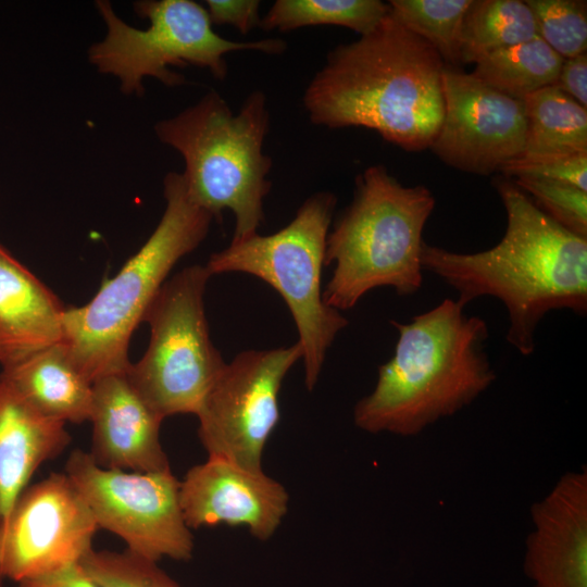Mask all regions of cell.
<instances>
[{"mask_svg": "<svg viewBox=\"0 0 587 587\" xmlns=\"http://www.w3.org/2000/svg\"><path fill=\"white\" fill-rule=\"evenodd\" d=\"M495 187L507 211L502 239L475 253L423 241L421 265L452 287L463 307L484 296L500 300L509 315L508 342L530 355L548 312L587 311V238L553 221L513 182L498 178Z\"/></svg>", "mask_w": 587, "mask_h": 587, "instance_id": "obj_1", "label": "cell"}, {"mask_svg": "<svg viewBox=\"0 0 587 587\" xmlns=\"http://www.w3.org/2000/svg\"><path fill=\"white\" fill-rule=\"evenodd\" d=\"M445 61L390 13L370 33L334 48L303 93L310 121L366 127L409 152L430 148L444 117Z\"/></svg>", "mask_w": 587, "mask_h": 587, "instance_id": "obj_2", "label": "cell"}, {"mask_svg": "<svg viewBox=\"0 0 587 587\" xmlns=\"http://www.w3.org/2000/svg\"><path fill=\"white\" fill-rule=\"evenodd\" d=\"M445 299L398 330L394 355L378 367L373 391L354 405L360 429L415 436L471 404L496 379L486 352V322Z\"/></svg>", "mask_w": 587, "mask_h": 587, "instance_id": "obj_3", "label": "cell"}, {"mask_svg": "<svg viewBox=\"0 0 587 587\" xmlns=\"http://www.w3.org/2000/svg\"><path fill=\"white\" fill-rule=\"evenodd\" d=\"M163 185L166 207L145 245L89 302L64 311L62 342L91 383L129 370L134 330L171 270L204 240L214 218L191 200L182 173L170 172Z\"/></svg>", "mask_w": 587, "mask_h": 587, "instance_id": "obj_4", "label": "cell"}, {"mask_svg": "<svg viewBox=\"0 0 587 587\" xmlns=\"http://www.w3.org/2000/svg\"><path fill=\"white\" fill-rule=\"evenodd\" d=\"M434 208L427 187L403 186L383 165L367 167L326 238L325 265L334 270L324 302L341 311L377 287L416 294L423 284L422 234Z\"/></svg>", "mask_w": 587, "mask_h": 587, "instance_id": "obj_5", "label": "cell"}, {"mask_svg": "<svg viewBox=\"0 0 587 587\" xmlns=\"http://www.w3.org/2000/svg\"><path fill=\"white\" fill-rule=\"evenodd\" d=\"M270 127L265 95L255 90L234 114L214 90L195 105L154 126L160 141L174 148L185 162L182 173L191 200L221 216L235 215L233 240L258 233L263 200L270 192L272 160L263 153Z\"/></svg>", "mask_w": 587, "mask_h": 587, "instance_id": "obj_6", "label": "cell"}, {"mask_svg": "<svg viewBox=\"0 0 587 587\" xmlns=\"http://www.w3.org/2000/svg\"><path fill=\"white\" fill-rule=\"evenodd\" d=\"M337 199L321 191L310 196L294 220L278 232L232 240L205 264L212 275L241 272L272 286L286 302L298 329L304 384L319 382L326 353L347 327L340 311L327 305L321 289L326 238Z\"/></svg>", "mask_w": 587, "mask_h": 587, "instance_id": "obj_7", "label": "cell"}, {"mask_svg": "<svg viewBox=\"0 0 587 587\" xmlns=\"http://www.w3.org/2000/svg\"><path fill=\"white\" fill-rule=\"evenodd\" d=\"M107 35L88 50L90 63L102 74L118 78L125 95L142 96V79L154 77L168 87L185 78L170 66L193 65L208 68L217 79L227 75L225 54L234 51H258L279 54L286 42L277 38L254 41H230L217 35L207 9L191 0H143L134 3L149 27L138 29L121 20L109 1L98 0Z\"/></svg>", "mask_w": 587, "mask_h": 587, "instance_id": "obj_8", "label": "cell"}, {"mask_svg": "<svg viewBox=\"0 0 587 587\" xmlns=\"http://www.w3.org/2000/svg\"><path fill=\"white\" fill-rule=\"evenodd\" d=\"M210 277L205 265L183 268L166 279L146 312L149 346L127 376L162 420L197 415L226 364L210 338L204 311Z\"/></svg>", "mask_w": 587, "mask_h": 587, "instance_id": "obj_9", "label": "cell"}, {"mask_svg": "<svg viewBox=\"0 0 587 587\" xmlns=\"http://www.w3.org/2000/svg\"><path fill=\"white\" fill-rule=\"evenodd\" d=\"M98 527L122 538L127 550L150 561L188 560L193 539L171 470L127 472L99 466L89 452L74 450L65 464Z\"/></svg>", "mask_w": 587, "mask_h": 587, "instance_id": "obj_10", "label": "cell"}, {"mask_svg": "<svg viewBox=\"0 0 587 587\" xmlns=\"http://www.w3.org/2000/svg\"><path fill=\"white\" fill-rule=\"evenodd\" d=\"M301 357L296 342L242 351L225 364L197 413L209 457L262 470L263 449L279 420L282 383Z\"/></svg>", "mask_w": 587, "mask_h": 587, "instance_id": "obj_11", "label": "cell"}, {"mask_svg": "<svg viewBox=\"0 0 587 587\" xmlns=\"http://www.w3.org/2000/svg\"><path fill=\"white\" fill-rule=\"evenodd\" d=\"M96 520L64 473L27 486L0 522V578L15 583L80 563Z\"/></svg>", "mask_w": 587, "mask_h": 587, "instance_id": "obj_12", "label": "cell"}, {"mask_svg": "<svg viewBox=\"0 0 587 587\" xmlns=\"http://www.w3.org/2000/svg\"><path fill=\"white\" fill-rule=\"evenodd\" d=\"M444 117L432 151L460 171L488 175L524 149V101L482 83L471 73L445 65Z\"/></svg>", "mask_w": 587, "mask_h": 587, "instance_id": "obj_13", "label": "cell"}, {"mask_svg": "<svg viewBox=\"0 0 587 587\" xmlns=\"http://www.w3.org/2000/svg\"><path fill=\"white\" fill-rule=\"evenodd\" d=\"M285 487L262 470L209 457L179 482V503L187 526L243 525L260 540L270 539L288 510Z\"/></svg>", "mask_w": 587, "mask_h": 587, "instance_id": "obj_14", "label": "cell"}, {"mask_svg": "<svg viewBox=\"0 0 587 587\" xmlns=\"http://www.w3.org/2000/svg\"><path fill=\"white\" fill-rule=\"evenodd\" d=\"M525 571L535 587H587V471L565 473L530 509Z\"/></svg>", "mask_w": 587, "mask_h": 587, "instance_id": "obj_15", "label": "cell"}, {"mask_svg": "<svg viewBox=\"0 0 587 587\" xmlns=\"http://www.w3.org/2000/svg\"><path fill=\"white\" fill-rule=\"evenodd\" d=\"M89 452L104 469L132 472L171 470L160 441L162 419L147 404L130 383L127 372L92 383Z\"/></svg>", "mask_w": 587, "mask_h": 587, "instance_id": "obj_16", "label": "cell"}, {"mask_svg": "<svg viewBox=\"0 0 587 587\" xmlns=\"http://www.w3.org/2000/svg\"><path fill=\"white\" fill-rule=\"evenodd\" d=\"M66 308L0 245V364L14 365L61 342Z\"/></svg>", "mask_w": 587, "mask_h": 587, "instance_id": "obj_17", "label": "cell"}, {"mask_svg": "<svg viewBox=\"0 0 587 587\" xmlns=\"http://www.w3.org/2000/svg\"><path fill=\"white\" fill-rule=\"evenodd\" d=\"M70 441L65 423L42 414L0 379V522L35 471Z\"/></svg>", "mask_w": 587, "mask_h": 587, "instance_id": "obj_18", "label": "cell"}, {"mask_svg": "<svg viewBox=\"0 0 587 587\" xmlns=\"http://www.w3.org/2000/svg\"><path fill=\"white\" fill-rule=\"evenodd\" d=\"M0 379L51 419L76 424L90 420L92 383L74 364L62 341L3 367Z\"/></svg>", "mask_w": 587, "mask_h": 587, "instance_id": "obj_19", "label": "cell"}, {"mask_svg": "<svg viewBox=\"0 0 587 587\" xmlns=\"http://www.w3.org/2000/svg\"><path fill=\"white\" fill-rule=\"evenodd\" d=\"M523 101L526 135L521 158L587 152L586 108L553 85L527 95Z\"/></svg>", "mask_w": 587, "mask_h": 587, "instance_id": "obj_20", "label": "cell"}, {"mask_svg": "<svg viewBox=\"0 0 587 587\" xmlns=\"http://www.w3.org/2000/svg\"><path fill=\"white\" fill-rule=\"evenodd\" d=\"M563 58L539 36L497 51L475 63L471 73L482 83L512 98L553 85Z\"/></svg>", "mask_w": 587, "mask_h": 587, "instance_id": "obj_21", "label": "cell"}, {"mask_svg": "<svg viewBox=\"0 0 587 587\" xmlns=\"http://www.w3.org/2000/svg\"><path fill=\"white\" fill-rule=\"evenodd\" d=\"M538 36L535 17L525 1L473 0L462 32L461 63Z\"/></svg>", "mask_w": 587, "mask_h": 587, "instance_id": "obj_22", "label": "cell"}, {"mask_svg": "<svg viewBox=\"0 0 587 587\" xmlns=\"http://www.w3.org/2000/svg\"><path fill=\"white\" fill-rule=\"evenodd\" d=\"M379 0H277L261 18L264 30L289 32L305 26L335 25L360 36L373 30L388 14Z\"/></svg>", "mask_w": 587, "mask_h": 587, "instance_id": "obj_23", "label": "cell"}, {"mask_svg": "<svg viewBox=\"0 0 587 587\" xmlns=\"http://www.w3.org/2000/svg\"><path fill=\"white\" fill-rule=\"evenodd\" d=\"M473 0H391L390 13L405 28L430 43L447 65L461 64L466 12Z\"/></svg>", "mask_w": 587, "mask_h": 587, "instance_id": "obj_24", "label": "cell"}, {"mask_svg": "<svg viewBox=\"0 0 587 587\" xmlns=\"http://www.w3.org/2000/svg\"><path fill=\"white\" fill-rule=\"evenodd\" d=\"M538 36L563 59L587 50V5L577 0H527Z\"/></svg>", "mask_w": 587, "mask_h": 587, "instance_id": "obj_25", "label": "cell"}, {"mask_svg": "<svg viewBox=\"0 0 587 587\" xmlns=\"http://www.w3.org/2000/svg\"><path fill=\"white\" fill-rule=\"evenodd\" d=\"M80 565L101 587H180L157 562L127 549L122 552L91 549Z\"/></svg>", "mask_w": 587, "mask_h": 587, "instance_id": "obj_26", "label": "cell"}, {"mask_svg": "<svg viewBox=\"0 0 587 587\" xmlns=\"http://www.w3.org/2000/svg\"><path fill=\"white\" fill-rule=\"evenodd\" d=\"M553 221L587 238V191L573 185L536 177H516L513 182Z\"/></svg>", "mask_w": 587, "mask_h": 587, "instance_id": "obj_27", "label": "cell"}, {"mask_svg": "<svg viewBox=\"0 0 587 587\" xmlns=\"http://www.w3.org/2000/svg\"><path fill=\"white\" fill-rule=\"evenodd\" d=\"M507 177H536L573 185L587 191V152L571 155L516 158L500 171Z\"/></svg>", "mask_w": 587, "mask_h": 587, "instance_id": "obj_28", "label": "cell"}, {"mask_svg": "<svg viewBox=\"0 0 587 587\" xmlns=\"http://www.w3.org/2000/svg\"><path fill=\"white\" fill-rule=\"evenodd\" d=\"M205 4L212 25H232L243 35L260 26L258 0H207Z\"/></svg>", "mask_w": 587, "mask_h": 587, "instance_id": "obj_29", "label": "cell"}, {"mask_svg": "<svg viewBox=\"0 0 587 587\" xmlns=\"http://www.w3.org/2000/svg\"><path fill=\"white\" fill-rule=\"evenodd\" d=\"M558 89L570 96L582 107H587V54L563 59L553 83Z\"/></svg>", "mask_w": 587, "mask_h": 587, "instance_id": "obj_30", "label": "cell"}, {"mask_svg": "<svg viewBox=\"0 0 587 587\" xmlns=\"http://www.w3.org/2000/svg\"><path fill=\"white\" fill-rule=\"evenodd\" d=\"M15 587H101L80 563L16 583Z\"/></svg>", "mask_w": 587, "mask_h": 587, "instance_id": "obj_31", "label": "cell"}]
</instances>
